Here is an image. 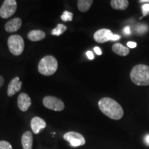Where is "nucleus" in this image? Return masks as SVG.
Listing matches in <instances>:
<instances>
[{
	"label": "nucleus",
	"mask_w": 149,
	"mask_h": 149,
	"mask_svg": "<svg viewBox=\"0 0 149 149\" xmlns=\"http://www.w3.org/2000/svg\"><path fill=\"white\" fill-rule=\"evenodd\" d=\"M22 82L20 81L19 77H16L14 79H13L8 86V91H7V95H8V96H13L17 93L20 91L22 88Z\"/></svg>",
	"instance_id": "9d476101"
},
{
	"label": "nucleus",
	"mask_w": 149,
	"mask_h": 149,
	"mask_svg": "<svg viewBox=\"0 0 149 149\" xmlns=\"http://www.w3.org/2000/svg\"><path fill=\"white\" fill-rule=\"evenodd\" d=\"M148 29V27L145 25H142V24H139L138 28H137V31L139 33H143L145 31H147Z\"/></svg>",
	"instance_id": "412c9836"
},
{
	"label": "nucleus",
	"mask_w": 149,
	"mask_h": 149,
	"mask_svg": "<svg viewBox=\"0 0 149 149\" xmlns=\"http://www.w3.org/2000/svg\"><path fill=\"white\" fill-rule=\"evenodd\" d=\"M8 49L13 55L19 56L23 53L24 50V39L19 35H10L8 39Z\"/></svg>",
	"instance_id": "20e7f679"
},
{
	"label": "nucleus",
	"mask_w": 149,
	"mask_h": 149,
	"mask_svg": "<svg viewBox=\"0 0 149 149\" xmlns=\"http://www.w3.org/2000/svg\"><path fill=\"white\" fill-rule=\"evenodd\" d=\"M58 68V62L55 57L47 55L41 59L38 64V71L45 76H51L55 74Z\"/></svg>",
	"instance_id": "7ed1b4c3"
},
{
	"label": "nucleus",
	"mask_w": 149,
	"mask_h": 149,
	"mask_svg": "<svg viewBox=\"0 0 149 149\" xmlns=\"http://www.w3.org/2000/svg\"><path fill=\"white\" fill-rule=\"evenodd\" d=\"M94 51L95 52L97 55H101L102 53L101 49H100V48L99 47H97V46H96V47L94 48Z\"/></svg>",
	"instance_id": "393cba45"
},
{
	"label": "nucleus",
	"mask_w": 149,
	"mask_h": 149,
	"mask_svg": "<svg viewBox=\"0 0 149 149\" xmlns=\"http://www.w3.org/2000/svg\"><path fill=\"white\" fill-rule=\"evenodd\" d=\"M3 83H4V79H3V77H2V76L0 75V88L2 86Z\"/></svg>",
	"instance_id": "cd10ccee"
},
{
	"label": "nucleus",
	"mask_w": 149,
	"mask_h": 149,
	"mask_svg": "<svg viewBox=\"0 0 149 149\" xmlns=\"http://www.w3.org/2000/svg\"><path fill=\"white\" fill-rule=\"evenodd\" d=\"M93 3V0H79L77 1L78 9L82 13L86 12L90 9Z\"/></svg>",
	"instance_id": "f3484780"
},
{
	"label": "nucleus",
	"mask_w": 149,
	"mask_h": 149,
	"mask_svg": "<svg viewBox=\"0 0 149 149\" xmlns=\"http://www.w3.org/2000/svg\"><path fill=\"white\" fill-rule=\"evenodd\" d=\"M113 33L109 29H100L96 31L94 34V40L98 43H105L109 41H112L113 37Z\"/></svg>",
	"instance_id": "6e6552de"
},
{
	"label": "nucleus",
	"mask_w": 149,
	"mask_h": 149,
	"mask_svg": "<svg viewBox=\"0 0 149 149\" xmlns=\"http://www.w3.org/2000/svg\"><path fill=\"white\" fill-rule=\"evenodd\" d=\"M28 39L31 42H39L46 37V33L41 30H33L28 33Z\"/></svg>",
	"instance_id": "4468645a"
},
{
	"label": "nucleus",
	"mask_w": 149,
	"mask_h": 149,
	"mask_svg": "<svg viewBox=\"0 0 149 149\" xmlns=\"http://www.w3.org/2000/svg\"><path fill=\"white\" fill-rule=\"evenodd\" d=\"M127 46H128V47H129L130 48H134L137 46V44H136L135 42H128L127 43Z\"/></svg>",
	"instance_id": "5701e85b"
},
{
	"label": "nucleus",
	"mask_w": 149,
	"mask_h": 149,
	"mask_svg": "<svg viewBox=\"0 0 149 149\" xmlns=\"http://www.w3.org/2000/svg\"><path fill=\"white\" fill-rule=\"evenodd\" d=\"M0 149H13V147L8 141H0Z\"/></svg>",
	"instance_id": "aec40b11"
},
{
	"label": "nucleus",
	"mask_w": 149,
	"mask_h": 149,
	"mask_svg": "<svg viewBox=\"0 0 149 149\" xmlns=\"http://www.w3.org/2000/svg\"><path fill=\"white\" fill-rule=\"evenodd\" d=\"M144 141L147 145H149V135H146V137H144Z\"/></svg>",
	"instance_id": "c85d7f7f"
},
{
	"label": "nucleus",
	"mask_w": 149,
	"mask_h": 149,
	"mask_svg": "<svg viewBox=\"0 0 149 149\" xmlns=\"http://www.w3.org/2000/svg\"><path fill=\"white\" fill-rule=\"evenodd\" d=\"M139 2H140V3H145V2L149 3V0H139Z\"/></svg>",
	"instance_id": "c756f323"
},
{
	"label": "nucleus",
	"mask_w": 149,
	"mask_h": 149,
	"mask_svg": "<svg viewBox=\"0 0 149 149\" xmlns=\"http://www.w3.org/2000/svg\"><path fill=\"white\" fill-rule=\"evenodd\" d=\"M142 11H143V13H144V16H146L148 14V13H149V4L148 3H146V4L143 5Z\"/></svg>",
	"instance_id": "4be33fe9"
},
{
	"label": "nucleus",
	"mask_w": 149,
	"mask_h": 149,
	"mask_svg": "<svg viewBox=\"0 0 149 149\" xmlns=\"http://www.w3.org/2000/svg\"><path fill=\"white\" fill-rule=\"evenodd\" d=\"M32 104L31 102V99L28 95L26 93H20L17 99V105L18 108L21 110L22 111L26 112L28 111L30 107Z\"/></svg>",
	"instance_id": "1a4fd4ad"
},
{
	"label": "nucleus",
	"mask_w": 149,
	"mask_h": 149,
	"mask_svg": "<svg viewBox=\"0 0 149 149\" xmlns=\"http://www.w3.org/2000/svg\"><path fill=\"white\" fill-rule=\"evenodd\" d=\"M124 33H125L126 35H130L131 33V31H130V29L129 26H126L124 29Z\"/></svg>",
	"instance_id": "a878e982"
},
{
	"label": "nucleus",
	"mask_w": 149,
	"mask_h": 149,
	"mask_svg": "<svg viewBox=\"0 0 149 149\" xmlns=\"http://www.w3.org/2000/svg\"><path fill=\"white\" fill-rule=\"evenodd\" d=\"M112 8L115 10H124L128 6V1L127 0H112L111 1Z\"/></svg>",
	"instance_id": "dca6fc26"
},
{
	"label": "nucleus",
	"mask_w": 149,
	"mask_h": 149,
	"mask_svg": "<svg viewBox=\"0 0 149 149\" xmlns=\"http://www.w3.org/2000/svg\"><path fill=\"white\" fill-rule=\"evenodd\" d=\"M112 50L115 54L120 56H126L130 53L129 48L125 47L120 43H116L112 47Z\"/></svg>",
	"instance_id": "2eb2a0df"
},
{
	"label": "nucleus",
	"mask_w": 149,
	"mask_h": 149,
	"mask_svg": "<svg viewBox=\"0 0 149 149\" xmlns=\"http://www.w3.org/2000/svg\"><path fill=\"white\" fill-rule=\"evenodd\" d=\"M66 30L67 27L66 26L64 25V24H59L57 26V27H56L55 29H54L53 31H52L51 34L53 35H55V36H59V35L63 34Z\"/></svg>",
	"instance_id": "a211bd4d"
},
{
	"label": "nucleus",
	"mask_w": 149,
	"mask_h": 149,
	"mask_svg": "<svg viewBox=\"0 0 149 149\" xmlns=\"http://www.w3.org/2000/svg\"><path fill=\"white\" fill-rule=\"evenodd\" d=\"M46 123L42 118L39 117H35L31 120V127L35 134L40 133L41 130L45 128Z\"/></svg>",
	"instance_id": "9b49d317"
},
{
	"label": "nucleus",
	"mask_w": 149,
	"mask_h": 149,
	"mask_svg": "<svg viewBox=\"0 0 149 149\" xmlns=\"http://www.w3.org/2000/svg\"><path fill=\"white\" fill-rule=\"evenodd\" d=\"M131 81L137 86L149 85V66L145 64L136 65L130 73Z\"/></svg>",
	"instance_id": "f03ea898"
},
{
	"label": "nucleus",
	"mask_w": 149,
	"mask_h": 149,
	"mask_svg": "<svg viewBox=\"0 0 149 149\" xmlns=\"http://www.w3.org/2000/svg\"><path fill=\"white\" fill-rule=\"evenodd\" d=\"M100 111L110 119L119 120L124 115V110L118 102L110 97H103L98 102Z\"/></svg>",
	"instance_id": "f257e3e1"
},
{
	"label": "nucleus",
	"mask_w": 149,
	"mask_h": 149,
	"mask_svg": "<svg viewBox=\"0 0 149 149\" xmlns=\"http://www.w3.org/2000/svg\"><path fill=\"white\" fill-rule=\"evenodd\" d=\"M72 17H73V14L67 10L64 11L61 16V19L64 22H71Z\"/></svg>",
	"instance_id": "6ab92c4d"
},
{
	"label": "nucleus",
	"mask_w": 149,
	"mask_h": 149,
	"mask_svg": "<svg viewBox=\"0 0 149 149\" xmlns=\"http://www.w3.org/2000/svg\"><path fill=\"white\" fill-rule=\"evenodd\" d=\"M120 36L118 35H113V40L112 41H117L118 40H120Z\"/></svg>",
	"instance_id": "bb28decb"
},
{
	"label": "nucleus",
	"mask_w": 149,
	"mask_h": 149,
	"mask_svg": "<svg viewBox=\"0 0 149 149\" xmlns=\"http://www.w3.org/2000/svg\"><path fill=\"white\" fill-rule=\"evenodd\" d=\"M43 104L46 108L55 111H61L64 109V103L60 99L54 96H46L43 99Z\"/></svg>",
	"instance_id": "423d86ee"
},
{
	"label": "nucleus",
	"mask_w": 149,
	"mask_h": 149,
	"mask_svg": "<svg viewBox=\"0 0 149 149\" xmlns=\"http://www.w3.org/2000/svg\"><path fill=\"white\" fill-rule=\"evenodd\" d=\"M33 136L31 131H26L22 137V144L24 149H32Z\"/></svg>",
	"instance_id": "ddd939ff"
},
{
	"label": "nucleus",
	"mask_w": 149,
	"mask_h": 149,
	"mask_svg": "<svg viewBox=\"0 0 149 149\" xmlns=\"http://www.w3.org/2000/svg\"><path fill=\"white\" fill-rule=\"evenodd\" d=\"M22 22L20 18L16 17L10 19L5 24L4 29L8 33H14L17 31L22 26Z\"/></svg>",
	"instance_id": "f8f14e48"
},
{
	"label": "nucleus",
	"mask_w": 149,
	"mask_h": 149,
	"mask_svg": "<svg viewBox=\"0 0 149 149\" xmlns=\"http://www.w3.org/2000/svg\"><path fill=\"white\" fill-rule=\"evenodd\" d=\"M86 55H87V57H88V58L89 59H91H91H94V55H93V53L91 51L86 52Z\"/></svg>",
	"instance_id": "b1692460"
},
{
	"label": "nucleus",
	"mask_w": 149,
	"mask_h": 149,
	"mask_svg": "<svg viewBox=\"0 0 149 149\" xmlns=\"http://www.w3.org/2000/svg\"><path fill=\"white\" fill-rule=\"evenodd\" d=\"M17 4L15 0H5L0 8V17L3 19L10 17L16 12Z\"/></svg>",
	"instance_id": "39448f33"
},
{
	"label": "nucleus",
	"mask_w": 149,
	"mask_h": 149,
	"mask_svg": "<svg viewBox=\"0 0 149 149\" xmlns=\"http://www.w3.org/2000/svg\"><path fill=\"white\" fill-rule=\"evenodd\" d=\"M64 139L70 143L72 147H78L85 144L86 139L84 136L74 131H69L64 135Z\"/></svg>",
	"instance_id": "0eeeda50"
}]
</instances>
